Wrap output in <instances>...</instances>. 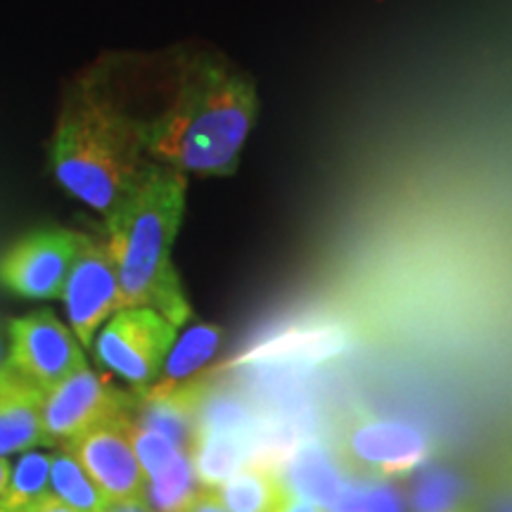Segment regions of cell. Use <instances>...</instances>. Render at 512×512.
<instances>
[{"instance_id": "6da1fadb", "label": "cell", "mask_w": 512, "mask_h": 512, "mask_svg": "<svg viewBox=\"0 0 512 512\" xmlns=\"http://www.w3.org/2000/svg\"><path fill=\"white\" fill-rule=\"evenodd\" d=\"M259 114L254 81L221 55H197L157 117L140 121L150 162L190 176H233Z\"/></svg>"}, {"instance_id": "7a4b0ae2", "label": "cell", "mask_w": 512, "mask_h": 512, "mask_svg": "<svg viewBox=\"0 0 512 512\" xmlns=\"http://www.w3.org/2000/svg\"><path fill=\"white\" fill-rule=\"evenodd\" d=\"M188 176L152 162L105 216V238L119 268L121 309H150L183 328L192 316L171 249L181 230Z\"/></svg>"}, {"instance_id": "3957f363", "label": "cell", "mask_w": 512, "mask_h": 512, "mask_svg": "<svg viewBox=\"0 0 512 512\" xmlns=\"http://www.w3.org/2000/svg\"><path fill=\"white\" fill-rule=\"evenodd\" d=\"M152 162L140 121L121 110L98 81L76 83L62 102L50 166L69 195L107 216Z\"/></svg>"}, {"instance_id": "277c9868", "label": "cell", "mask_w": 512, "mask_h": 512, "mask_svg": "<svg viewBox=\"0 0 512 512\" xmlns=\"http://www.w3.org/2000/svg\"><path fill=\"white\" fill-rule=\"evenodd\" d=\"M335 451L354 475L396 479L425 465L432 444L427 434L411 422L358 413L337 430Z\"/></svg>"}, {"instance_id": "5b68a950", "label": "cell", "mask_w": 512, "mask_h": 512, "mask_svg": "<svg viewBox=\"0 0 512 512\" xmlns=\"http://www.w3.org/2000/svg\"><path fill=\"white\" fill-rule=\"evenodd\" d=\"M178 328L150 309H121L102 325L93 347L100 366L145 389L162 373Z\"/></svg>"}, {"instance_id": "8992f818", "label": "cell", "mask_w": 512, "mask_h": 512, "mask_svg": "<svg viewBox=\"0 0 512 512\" xmlns=\"http://www.w3.org/2000/svg\"><path fill=\"white\" fill-rule=\"evenodd\" d=\"M3 366L17 380L48 394L88 368V361L79 339L53 311H36L10 323V356Z\"/></svg>"}, {"instance_id": "52a82bcc", "label": "cell", "mask_w": 512, "mask_h": 512, "mask_svg": "<svg viewBox=\"0 0 512 512\" xmlns=\"http://www.w3.org/2000/svg\"><path fill=\"white\" fill-rule=\"evenodd\" d=\"M69 330L83 351L91 349L102 325L121 311L119 268L107 238L83 235L62 290Z\"/></svg>"}, {"instance_id": "ba28073f", "label": "cell", "mask_w": 512, "mask_h": 512, "mask_svg": "<svg viewBox=\"0 0 512 512\" xmlns=\"http://www.w3.org/2000/svg\"><path fill=\"white\" fill-rule=\"evenodd\" d=\"M136 394L124 392L107 375L83 368L50 389L43 399V427L50 446H67L102 422L133 413Z\"/></svg>"}, {"instance_id": "9c48e42d", "label": "cell", "mask_w": 512, "mask_h": 512, "mask_svg": "<svg viewBox=\"0 0 512 512\" xmlns=\"http://www.w3.org/2000/svg\"><path fill=\"white\" fill-rule=\"evenodd\" d=\"M62 448L72 453L110 503H145L147 477L133 451L131 413L102 422Z\"/></svg>"}, {"instance_id": "30bf717a", "label": "cell", "mask_w": 512, "mask_h": 512, "mask_svg": "<svg viewBox=\"0 0 512 512\" xmlns=\"http://www.w3.org/2000/svg\"><path fill=\"white\" fill-rule=\"evenodd\" d=\"M81 233L43 228L27 235L0 256V283L27 299L62 297Z\"/></svg>"}, {"instance_id": "8fae6325", "label": "cell", "mask_w": 512, "mask_h": 512, "mask_svg": "<svg viewBox=\"0 0 512 512\" xmlns=\"http://www.w3.org/2000/svg\"><path fill=\"white\" fill-rule=\"evenodd\" d=\"M43 399L46 394L0 366V458L50 446L43 427Z\"/></svg>"}, {"instance_id": "7c38bea8", "label": "cell", "mask_w": 512, "mask_h": 512, "mask_svg": "<svg viewBox=\"0 0 512 512\" xmlns=\"http://www.w3.org/2000/svg\"><path fill=\"white\" fill-rule=\"evenodd\" d=\"M228 512H273L283 501L287 486L283 475L266 463L242 465L226 482L211 489Z\"/></svg>"}, {"instance_id": "4fadbf2b", "label": "cell", "mask_w": 512, "mask_h": 512, "mask_svg": "<svg viewBox=\"0 0 512 512\" xmlns=\"http://www.w3.org/2000/svg\"><path fill=\"white\" fill-rule=\"evenodd\" d=\"M223 342V330L219 325L211 323H195L176 337L174 347H171L169 356H166L162 373H159L157 382L150 387L155 389H174L181 384L195 380L200 370L207 366L211 358L216 356Z\"/></svg>"}, {"instance_id": "5bb4252c", "label": "cell", "mask_w": 512, "mask_h": 512, "mask_svg": "<svg viewBox=\"0 0 512 512\" xmlns=\"http://www.w3.org/2000/svg\"><path fill=\"white\" fill-rule=\"evenodd\" d=\"M50 489L55 498L76 512H102L110 505L86 470L64 448L50 456Z\"/></svg>"}, {"instance_id": "9a60e30c", "label": "cell", "mask_w": 512, "mask_h": 512, "mask_svg": "<svg viewBox=\"0 0 512 512\" xmlns=\"http://www.w3.org/2000/svg\"><path fill=\"white\" fill-rule=\"evenodd\" d=\"M197 491V477L192 458L183 453L159 475L150 477L145 484V505L150 512H181Z\"/></svg>"}, {"instance_id": "2e32d148", "label": "cell", "mask_w": 512, "mask_h": 512, "mask_svg": "<svg viewBox=\"0 0 512 512\" xmlns=\"http://www.w3.org/2000/svg\"><path fill=\"white\" fill-rule=\"evenodd\" d=\"M50 456L48 453L29 451L19 458L15 470L10 472V484L5 491L0 512H17L27 505L41 501L50 494Z\"/></svg>"}, {"instance_id": "e0dca14e", "label": "cell", "mask_w": 512, "mask_h": 512, "mask_svg": "<svg viewBox=\"0 0 512 512\" xmlns=\"http://www.w3.org/2000/svg\"><path fill=\"white\" fill-rule=\"evenodd\" d=\"M358 512H401V503L394 491L384 489V486H370L368 491H361V510Z\"/></svg>"}, {"instance_id": "ac0fdd59", "label": "cell", "mask_w": 512, "mask_h": 512, "mask_svg": "<svg viewBox=\"0 0 512 512\" xmlns=\"http://www.w3.org/2000/svg\"><path fill=\"white\" fill-rule=\"evenodd\" d=\"M181 512H228V510H226V505L216 498L214 491L200 486V489L195 491V496L190 498L188 505H185Z\"/></svg>"}, {"instance_id": "d6986e66", "label": "cell", "mask_w": 512, "mask_h": 512, "mask_svg": "<svg viewBox=\"0 0 512 512\" xmlns=\"http://www.w3.org/2000/svg\"><path fill=\"white\" fill-rule=\"evenodd\" d=\"M273 512H325L323 508H318L316 503L306 501V498H299L294 496L290 489H287V494L283 496V501L275 505Z\"/></svg>"}, {"instance_id": "ffe728a7", "label": "cell", "mask_w": 512, "mask_h": 512, "mask_svg": "<svg viewBox=\"0 0 512 512\" xmlns=\"http://www.w3.org/2000/svg\"><path fill=\"white\" fill-rule=\"evenodd\" d=\"M17 512H76V510L69 508V505H64L60 498H55L53 494H48V496H43L41 501L31 503L24 510H17Z\"/></svg>"}, {"instance_id": "44dd1931", "label": "cell", "mask_w": 512, "mask_h": 512, "mask_svg": "<svg viewBox=\"0 0 512 512\" xmlns=\"http://www.w3.org/2000/svg\"><path fill=\"white\" fill-rule=\"evenodd\" d=\"M102 512H150V508L140 501H131V503H110Z\"/></svg>"}, {"instance_id": "7402d4cb", "label": "cell", "mask_w": 512, "mask_h": 512, "mask_svg": "<svg viewBox=\"0 0 512 512\" xmlns=\"http://www.w3.org/2000/svg\"><path fill=\"white\" fill-rule=\"evenodd\" d=\"M10 463L5 458H0V503H3L5 498V491H8V484H10Z\"/></svg>"}, {"instance_id": "603a6c76", "label": "cell", "mask_w": 512, "mask_h": 512, "mask_svg": "<svg viewBox=\"0 0 512 512\" xmlns=\"http://www.w3.org/2000/svg\"><path fill=\"white\" fill-rule=\"evenodd\" d=\"M3 363H5L3 361V342H0V366H3Z\"/></svg>"}, {"instance_id": "cb8c5ba5", "label": "cell", "mask_w": 512, "mask_h": 512, "mask_svg": "<svg viewBox=\"0 0 512 512\" xmlns=\"http://www.w3.org/2000/svg\"><path fill=\"white\" fill-rule=\"evenodd\" d=\"M453 512H470V510H463V508H458V510H453Z\"/></svg>"}]
</instances>
